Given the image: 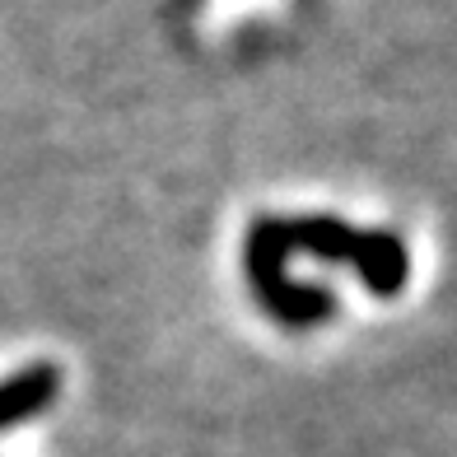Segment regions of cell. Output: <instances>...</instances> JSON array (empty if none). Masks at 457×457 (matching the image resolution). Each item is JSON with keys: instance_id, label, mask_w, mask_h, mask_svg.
Here are the masks:
<instances>
[{"instance_id": "obj_2", "label": "cell", "mask_w": 457, "mask_h": 457, "mask_svg": "<svg viewBox=\"0 0 457 457\" xmlns=\"http://www.w3.org/2000/svg\"><path fill=\"white\" fill-rule=\"evenodd\" d=\"M243 257H247V280H253V295L257 303L285 327H313L327 322L337 313V295L327 285H308V280H289L285 271V234H280V220L276 215H262L253 228H247V243H243Z\"/></svg>"}, {"instance_id": "obj_3", "label": "cell", "mask_w": 457, "mask_h": 457, "mask_svg": "<svg viewBox=\"0 0 457 457\" xmlns=\"http://www.w3.org/2000/svg\"><path fill=\"white\" fill-rule=\"evenodd\" d=\"M56 392H61V369L56 364H33L24 373H14V378H5L0 383V429L37 415L47 402H56Z\"/></svg>"}, {"instance_id": "obj_1", "label": "cell", "mask_w": 457, "mask_h": 457, "mask_svg": "<svg viewBox=\"0 0 457 457\" xmlns=\"http://www.w3.org/2000/svg\"><path fill=\"white\" fill-rule=\"evenodd\" d=\"M280 234L289 253H308L318 262H337L360 271L369 295L378 299H397L411 276V257L406 243L387 228H355L337 215H299V220H280Z\"/></svg>"}]
</instances>
